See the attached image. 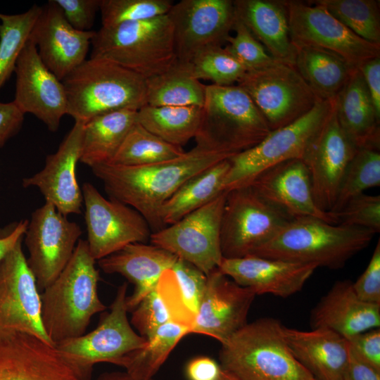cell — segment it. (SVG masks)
<instances>
[{"mask_svg":"<svg viewBox=\"0 0 380 380\" xmlns=\"http://www.w3.org/2000/svg\"><path fill=\"white\" fill-rule=\"evenodd\" d=\"M15 99L24 113H31L53 132L67 115V97L62 81L40 59L35 44L28 39L18 58Z\"/></svg>","mask_w":380,"mask_h":380,"instance_id":"d6986e66","label":"cell"},{"mask_svg":"<svg viewBox=\"0 0 380 380\" xmlns=\"http://www.w3.org/2000/svg\"><path fill=\"white\" fill-rule=\"evenodd\" d=\"M284 327L270 317L247 323L221 344L222 369L240 380H316L292 354Z\"/></svg>","mask_w":380,"mask_h":380,"instance_id":"277c9868","label":"cell"},{"mask_svg":"<svg viewBox=\"0 0 380 380\" xmlns=\"http://www.w3.org/2000/svg\"><path fill=\"white\" fill-rule=\"evenodd\" d=\"M177 257L153 244L134 243L98 260L100 268L108 274H120L134 285L133 293L127 297L128 311H132L157 285L164 271L172 267Z\"/></svg>","mask_w":380,"mask_h":380,"instance_id":"4316f807","label":"cell"},{"mask_svg":"<svg viewBox=\"0 0 380 380\" xmlns=\"http://www.w3.org/2000/svg\"><path fill=\"white\" fill-rule=\"evenodd\" d=\"M237 18L275 60L295 65L285 1L235 0Z\"/></svg>","mask_w":380,"mask_h":380,"instance_id":"f1b7e54d","label":"cell"},{"mask_svg":"<svg viewBox=\"0 0 380 380\" xmlns=\"http://www.w3.org/2000/svg\"><path fill=\"white\" fill-rule=\"evenodd\" d=\"M291 220L250 185L227 191L220 230L223 258L253 255Z\"/></svg>","mask_w":380,"mask_h":380,"instance_id":"9c48e42d","label":"cell"},{"mask_svg":"<svg viewBox=\"0 0 380 380\" xmlns=\"http://www.w3.org/2000/svg\"><path fill=\"white\" fill-rule=\"evenodd\" d=\"M24 115L13 101L0 102V148L19 132Z\"/></svg>","mask_w":380,"mask_h":380,"instance_id":"f907efd6","label":"cell"},{"mask_svg":"<svg viewBox=\"0 0 380 380\" xmlns=\"http://www.w3.org/2000/svg\"><path fill=\"white\" fill-rule=\"evenodd\" d=\"M334 102L338 122L354 146L357 149L379 150L380 115L358 68L353 71Z\"/></svg>","mask_w":380,"mask_h":380,"instance_id":"f546056e","label":"cell"},{"mask_svg":"<svg viewBox=\"0 0 380 380\" xmlns=\"http://www.w3.org/2000/svg\"><path fill=\"white\" fill-rule=\"evenodd\" d=\"M189 64L195 78L210 80L218 86L234 85L247 72L223 46H210L200 51Z\"/></svg>","mask_w":380,"mask_h":380,"instance_id":"b9f144b4","label":"cell"},{"mask_svg":"<svg viewBox=\"0 0 380 380\" xmlns=\"http://www.w3.org/2000/svg\"><path fill=\"white\" fill-rule=\"evenodd\" d=\"M93 367L34 336L0 332V380H90Z\"/></svg>","mask_w":380,"mask_h":380,"instance_id":"7c38bea8","label":"cell"},{"mask_svg":"<svg viewBox=\"0 0 380 380\" xmlns=\"http://www.w3.org/2000/svg\"><path fill=\"white\" fill-rule=\"evenodd\" d=\"M233 30L235 35L227 38L224 48L247 71L260 69L277 61L237 17Z\"/></svg>","mask_w":380,"mask_h":380,"instance_id":"ee69618b","label":"cell"},{"mask_svg":"<svg viewBox=\"0 0 380 380\" xmlns=\"http://www.w3.org/2000/svg\"><path fill=\"white\" fill-rule=\"evenodd\" d=\"M82 233L80 227L45 202L31 215L25 233L27 265L43 291L70 260Z\"/></svg>","mask_w":380,"mask_h":380,"instance_id":"9a60e30c","label":"cell"},{"mask_svg":"<svg viewBox=\"0 0 380 380\" xmlns=\"http://www.w3.org/2000/svg\"><path fill=\"white\" fill-rule=\"evenodd\" d=\"M90 58L112 61L146 80L176 61L173 28L167 15L103 27L91 39Z\"/></svg>","mask_w":380,"mask_h":380,"instance_id":"8992f818","label":"cell"},{"mask_svg":"<svg viewBox=\"0 0 380 380\" xmlns=\"http://www.w3.org/2000/svg\"><path fill=\"white\" fill-rule=\"evenodd\" d=\"M285 5L294 46H310L330 51L355 68L380 56V45L356 35L324 7L300 1H285Z\"/></svg>","mask_w":380,"mask_h":380,"instance_id":"4fadbf2b","label":"cell"},{"mask_svg":"<svg viewBox=\"0 0 380 380\" xmlns=\"http://www.w3.org/2000/svg\"><path fill=\"white\" fill-rule=\"evenodd\" d=\"M333 109L334 99H319L301 118L271 131L255 146L229 158L230 168L224 182V190L248 185L260 173L281 162L303 160Z\"/></svg>","mask_w":380,"mask_h":380,"instance_id":"ba28073f","label":"cell"},{"mask_svg":"<svg viewBox=\"0 0 380 380\" xmlns=\"http://www.w3.org/2000/svg\"><path fill=\"white\" fill-rule=\"evenodd\" d=\"M375 234L361 227L300 217L291 220L253 255L337 270L367 248Z\"/></svg>","mask_w":380,"mask_h":380,"instance_id":"3957f363","label":"cell"},{"mask_svg":"<svg viewBox=\"0 0 380 380\" xmlns=\"http://www.w3.org/2000/svg\"><path fill=\"white\" fill-rule=\"evenodd\" d=\"M342 380H380V371L358 358L349 346L348 361Z\"/></svg>","mask_w":380,"mask_h":380,"instance_id":"db71d44e","label":"cell"},{"mask_svg":"<svg viewBox=\"0 0 380 380\" xmlns=\"http://www.w3.org/2000/svg\"><path fill=\"white\" fill-rule=\"evenodd\" d=\"M237 85L251 97L271 131L301 118L319 99L294 65L278 61L247 71Z\"/></svg>","mask_w":380,"mask_h":380,"instance_id":"30bf717a","label":"cell"},{"mask_svg":"<svg viewBox=\"0 0 380 380\" xmlns=\"http://www.w3.org/2000/svg\"><path fill=\"white\" fill-rule=\"evenodd\" d=\"M312 329H329L348 339L364 331L379 328L380 304L360 300L353 281H336L311 312Z\"/></svg>","mask_w":380,"mask_h":380,"instance_id":"484cf974","label":"cell"},{"mask_svg":"<svg viewBox=\"0 0 380 380\" xmlns=\"http://www.w3.org/2000/svg\"><path fill=\"white\" fill-rule=\"evenodd\" d=\"M86 240L91 256L99 260L126 246L145 243L152 231L146 219L132 207L105 198L89 182L82 188Z\"/></svg>","mask_w":380,"mask_h":380,"instance_id":"5bb4252c","label":"cell"},{"mask_svg":"<svg viewBox=\"0 0 380 380\" xmlns=\"http://www.w3.org/2000/svg\"><path fill=\"white\" fill-rule=\"evenodd\" d=\"M189 334V327L169 322L147 338L144 347L126 356L119 366L124 367L126 372L135 379L150 380L179 341Z\"/></svg>","mask_w":380,"mask_h":380,"instance_id":"8d00e7d4","label":"cell"},{"mask_svg":"<svg viewBox=\"0 0 380 380\" xmlns=\"http://www.w3.org/2000/svg\"><path fill=\"white\" fill-rule=\"evenodd\" d=\"M27 224V220H20L14 224L8 232L0 236V262L23 239Z\"/></svg>","mask_w":380,"mask_h":380,"instance_id":"11a10c76","label":"cell"},{"mask_svg":"<svg viewBox=\"0 0 380 380\" xmlns=\"http://www.w3.org/2000/svg\"><path fill=\"white\" fill-rule=\"evenodd\" d=\"M357 148L341 129L334 109L310 146L303 159L314 198L324 212L333 209L346 169Z\"/></svg>","mask_w":380,"mask_h":380,"instance_id":"ffe728a7","label":"cell"},{"mask_svg":"<svg viewBox=\"0 0 380 380\" xmlns=\"http://www.w3.org/2000/svg\"><path fill=\"white\" fill-rule=\"evenodd\" d=\"M318 267L255 255L223 258L218 269L255 295L287 298L300 291Z\"/></svg>","mask_w":380,"mask_h":380,"instance_id":"d4e9b609","label":"cell"},{"mask_svg":"<svg viewBox=\"0 0 380 380\" xmlns=\"http://www.w3.org/2000/svg\"><path fill=\"white\" fill-rule=\"evenodd\" d=\"M95 262L87 241L80 239L65 268L40 294L42 324L54 345L84 334L91 318L106 309L98 295Z\"/></svg>","mask_w":380,"mask_h":380,"instance_id":"7a4b0ae2","label":"cell"},{"mask_svg":"<svg viewBox=\"0 0 380 380\" xmlns=\"http://www.w3.org/2000/svg\"><path fill=\"white\" fill-rule=\"evenodd\" d=\"M41 11L42 7L34 4L23 13H0V89L15 70Z\"/></svg>","mask_w":380,"mask_h":380,"instance_id":"f35d334b","label":"cell"},{"mask_svg":"<svg viewBox=\"0 0 380 380\" xmlns=\"http://www.w3.org/2000/svg\"><path fill=\"white\" fill-rule=\"evenodd\" d=\"M293 356L316 380H342L349 357L346 338L327 329L301 331L284 327Z\"/></svg>","mask_w":380,"mask_h":380,"instance_id":"83f0119b","label":"cell"},{"mask_svg":"<svg viewBox=\"0 0 380 380\" xmlns=\"http://www.w3.org/2000/svg\"><path fill=\"white\" fill-rule=\"evenodd\" d=\"M67 115L75 122L110 112L138 110L146 105V80L119 65L99 58L86 59L63 80Z\"/></svg>","mask_w":380,"mask_h":380,"instance_id":"5b68a950","label":"cell"},{"mask_svg":"<svg viewBox=\"0 0 380 380\" xmlns=\"http://www.w3.org/2000/svg\"><path fill=\"white\" fill-rule=\"evenodd\" d=\"M196 146L235 155L260 143L271 132L248 94L238 85L205 86Z\"/></svg>","mask_w":380,"mask_h":380,"instance_id":"52a82bcc","label":"cell"},{"mask_svg":"<svg viewBox=\"0 0 380 380\" xmlns=\"http://www.w3.org/2000/svg\"><path fill=\"white\" fill-rule=\"evenodd\" d=\"M172 25L177 61L189 63L200 51L222 46L234 30L232 0H182L167 13Z\"/></svg>","mask_w":380,"mask_h":380,"instance_id":"2e32d148","label":"cell"},{"mask_svg":"<svg viewBox=\"0 0 380 380\" xmlns=\"http://www.w3.org/2000/svg\"><path fill=\"white\" fill-rule=\"evenodd\" d=\"M343 25L362 39L380 45V10L376 0H316Z\"/></svg>","mask_w":380,"mask_h":380,"instance_id":"ab89813d","label":"cell"},{"mask_svg":"<svg viewBox=\"0 0 380 380\" xmlns=\"http://www.w3.org/2000/svg\"><path fill=\"white\" fill-rule=\"evenodd\" d=\"M206 275L191 263L177 258L161 274L156 289L171 322L191 328L205 290Z\"/></svg>","mask_w":380,"mask_h":380,"instance_id":"4dcf8cb0","label":"cell"},{"mask_svg":"<svg viewBox=\"0 0 380 380\" xmlns=\"http://www.w3.org/2000/svg\"><path fill=\"white\" fill-rule=\"evenodd\" d=\"M95 31L74 29L54 0L42 7L29 39L45 66L62 81L86 60Z\"/></svg>","mask_w":380,"mask_h":380,"instance_id":"7402d4cb","label":"cell"},{"mask_svg":"<svg viewBox=\"0 0 380 380\" xmlns=\"http://www.w3.org/2000/svg\"><path fill=\"white\" fill-rule=\"evenodd\" d=\"M22 240L0 262V332L18 331L54 345L41 317V297Z\"/></svg>","mask_w":380,"mask_h":380,"instance_id":"e0dca14e","label":"cell"},{"mask_svg":"<svg viewBox=\"0 0 380 380\" xmlns=\"http://www.w3.org/2000/svg\"><path fill=\"white\" fill-rule=\"evenodd\" d=\"M97 380H139L125 372H106L101 374ZM150 380H154L151 379Z\"/></svg>","mask_w":380,"mask_h":380,"instance_id":"9f6ffc18","label":"cell"},{"mask_svg":"<svg viewBox=\"0 0 380 380\" xmlns=\"http://www.w3.org/2000/svg\"><path fill=\"white\" fill-rule=\"evenodd\" d=\"M248 185L293 220L312 217L337 224L333 213L317 205L310 175L302 160L292 159L273 165Z\"/></svg>","mask_w":380,"mask_h":380,"instance_id":"cb8c5ba5","label":"cell"},{"mask_svg":"<svg viewBox=\"0 0 380 380\" xmlns=\"http://www.w3.org/2000/svg\"><path fill=\"white\" fill-rule=\"evenodd\" d=\"M205 290L190 333L207 335L221 344L247 324L255 297L217 268L206 275Z\"/></svg>","mask_w":380,"mask_h":380,"instance_id":"44dd1931","label":"cell"},{"mask_svg":"<svg viewBox=\"0 0 380 380\" xmlns=\"http://www.w3.org/2000/svg\"><path fill=\"white\" fill-rule=\"evenodd\" d=\"M376 113L380 115V56L369 59L359 68Z\"/></svg>","mask_w":380,"mask_h":380,"instance_id":"816d5d0a","label":"cell"},{"mask_svg":"<svg viewBox=\"0 0 380 380\" xmlns=\"http://www.w3.org/2000/svg\"><path fill=\"white\" fill-rule=\"evenodd\" d=\"M84 125L75 122L57 151L46 156L44 168L23 180L24 187H37L45 202L51 203L66 217L80 214L83 203L76 169L80 158Z\"/></svg>","mask_w":380,"mask_h":380,"instance_id":"603a6c76","label":"cell"},{"mask_svg":"<svg viewBox=\"0 0 380 380\" xmlns=\"http://www.w3.org/2000/svg\"><path fill=\"white\" fill-rule=\"evenodd\" d=\"M295 66L319 99H334L355 69L340 56L310 46H295Z\"/></svg>","mask_w":380,"mask_h":380,"instance_id":"d6a6232c","label":"cell"},{"mask_svg":"<svg viewBox=\"0 0 380 380\" xmlns=\"http://www.w3.org/2000/svg\"><path fill=\"white\" fill-rule=\"evenodd\" d=\"M174 3L170 0H101L103 27L148 20L166 15Z\"/></svg>","mask_w":380,"mask_h":380,"instance_id":"7bdbcfd3","label":"cell"},{"mask_svg":"<svg viewBox=\"0 0 380 380\" xmlns=\"http://www.w3.org/2000/svg\"><path fill=\"white\" fill-rule=\"evenodd\" d=\"M127 283L119 286L110 312L101 316L95 329L62 341L56 348L84 365L108 362L119 366L126 356L144 347L147 339L133 330L127 319Z\"/></svg>","mask_w":380,"mask_h":380,"instance_id":"ac0fdd59","label":"cell"},{"mask_svg":"<svg viewBox=\"0 0 380 380\" xmlns=\"http://www.w3.org/2000/svg\"><path fill=\"white\" fill-rule=\"evenodd\" d=\"M379 185V150L357 149L346 169L335 205L330 213L338 212L353 198L363 194L369 188Z\"/></svg>","mask_w":380,"mask_h":380,"instance_id":"60d3db41","label":"cell"},{"mask_svg":"<svg viewBox=\"0 0 380 380\" xmlns=\"http://www.w3.org/2000/svg\"><path fill=\"white\" fill-rule=\"evenodd\" d=\"M221 371L220 365L205 356L192 359L186 367V374L189 380H217Z\"/></svg>","mask_w":380,"mask_h":380,"instance_id":"f5cc1de1","label":"cell"},{"mask_svg":"<svg viewBox=\"0 0 380 380\" xmlns=\"http://www.w3.org/2000/svg\"><path fill=\"white\" fill-rule=\"evenodd\" d=\"M184 152L182 147L165 141L137 122L109 163L124 166L148 165L177 158Z\"/></svg>","mask_w":380,"mask_h":380,"instance_id":"74e56055","label":"cell"},{"mask_svg":"<svg viewBox=\"0 0 380 380\" xmlns=\"http://www.w3.org/2000/svg\"><path fill=\"white\" fill-rule=\"evenodd\" d=\"M229 168V158L224 159L184 182L161 208L164 226L177 222L224 192V182Z\"/></svg>","mask_w":380,"mask_h":380,"instance_id":"836d02e7","label":"cell"},{"mask_svg":"<svg viewBox=\"0 0 380 380\" xmlns=\"http://www.w3.org/2000/svg\"><path fill=\"white\" fill-rule=\"evenodd\" d=\"M137 110L123 109L96 116L84 125L80 162L92 167L109 163L137 122Z\"/></svg>","mask_w":380,"mask_h":380,"instance_id":"1f68e13d","label":"cell"},{"mask_svg":"<svg viewBox=\"0 0 380 380\" xmlns=\"http://www.w3.org/2000/svg\"><path fill=\"white\" fill-rule=\"evenodd\" d=\"M205 86L194 77L189 63L177 61L163 72L146 80V105L203 106Z\"/></svg>","mask_w":380,"mask_h":380,"instance_id":"e575fe53","label":"cell"},{"mask_svg":"<svg viewBox=\"0 0 380 380\" xmlns=\"http://www.w3.org/2000/svg\"><path fill=\"white\" fill-rule=\"evenodd\" d=\"M202 106H152L137 110V121L165 141L182 147L195 138L200 128Z\"/></svg>","mask_w":380,"mask_h":380,"instance_id":"d590c367","label":"cell"},{"mask_svg":"<svg viewBox=\"0 0 380 380\" xmlns=\"http://www.w3.org/2000/svg\"><path fill=\"white\" fill-rule=\"evenodd\" d=\"M67 22L75 30L90 31L94 26L101 0H54Z\"/></svg>","mask_w":380,"mask_h":380,"instance_id":"7dc6e473","label":"cell"},{"mask_svg":"<svg viewBox=\"0 0 380 380\" xmlns=\"http://www.w3.org/2000/svg\"><path fill=\"white\" fill-rule=\"evenodd\" d=\"M352 352L361 360L380 371V329H372L347 339Z\"/></svg>","mask_w":380,"mask_h":380,"instance_id":"681fc988","label":"cell"},{"mask_svg":"<svg viewBox=\"0 0 380 380\" xmlns=\"http://www.w3.org/2000/svg\"><path fill=\"white\" fill-rule=\"evenodd\" d=\"M169 322L170 316L156 287L132 310L131 324L146 339Z\"/></svg>","mask_w":380,"mask_h":380,"instance_id":"bcb514c9","label":"cell"},{"mask_svg":"<svg viewBox=\"0 0 380 380\" xmlns=\"http://www.w3.org/2000/svg\"><path fill=\"white\" fill-rule=\"evenodd\" d=\"M227 191L177 222L152 232L151 244L194 265L205 275L219 267L221 221Z\"/></svg>","mask_w":380,"mask_h":380,"instance_id":"8fae6325","label":"cell"},{"mask_svg":"<svg viewBox=\"0 0 380 380\" xmlns=\"http://www.w3.org/2000/svg\"><path fill=\"white\" fill-rule=\"evenodd\" d=\"M353 286L360 300L380 304V241L376 245L367 267L356 281L353 282Z\"/></svg>","mask_w":380,"mask_h":380,"instance_id":"c3c4849f","label":"cell"},{"mask_svg":"<svg viewBox=\"0 0 380 380\" xmlns=\"http://www.w3.org/2000/svg\"><path fill=\"white\" fill-rule=\"evenodd\" d=\"M233 156L195 146L177 158L148 165L105 163L91 168L109 198L138 211L155 232L165 227L160 219L163 204L184 182Z\"/></svg>","mask_w":380,"mask_h":380,"instance_id":"6da1fadb","label":"cell"},{"mask_svg":"<svg viewBox=\"0 0 380 380\" xmlns=\"http://www.w3.org/2000/svg\"><path fill=\"white\" fill-rule=\"evenodd\" d=\"M337 224L364 228L375 234L380 231V196L361 194L333 213Z\"/></svg>","mask_w":380,"mask_h":380,"instance_id":"f6af8a7d","label":"cell"},{"mask_svg":"<svg viewBox=\"0 0 380 380\" xmlns=\"http://www.w3.org/2000/svg\"><path fill=\"white\" fill-rule=\"evenodd\" d=\"M217 380H240L231 372L222 369L221 373Z\"/></svg>","mask_w":380,"mask_h":380,"instance_id":"6f0895ef","label":"cell"}]
</instances>
